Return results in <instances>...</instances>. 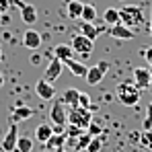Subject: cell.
Segmentation results:
<instances>
[{
	"label": "cell",
	"mask_w": 152,
	"mask_h": 152,
	"mask_svg": "<svg viewBox=\"0 0 152 152\" xmlns=\"http://www.w3.org/2000/svg\"><path fill=\"white\" fill-rule=\"evenodd\" d=\"M142 56H144V60L148 62V66L152 68V48H144V50H142Z\"/></svg>",
	"instance_id": "32"
},
{
	"label": "cell",
	"mask_w": 152,
	"mask_h": 152,
	"mask_svg": "<svg viewBox=\"0 0 152 152\" xmlns=\"http://www.w3.org/2000/svg\"><path fill=\"white\" fill-rule=\"evenodd\" d=\"M152 127V103L146 109V119H144V129H150Z\"/></svg>",
	"instance_id": "30"
},
{
	"label": "cell",
	"mask_w": 152,
	"mask_h": 152,
	"mask_svg": "<svg viewBox=\"0 0 152 152\" xmlns=\"http://www.w3.org/2000/svg\"><path fill=\"white\" fill-rule=\"evenodd\" d=\"M51 51H53V56H56L58 60H62V62H66V60H70V58L76 56V51L72 50V45H68V43H58Z\"/></svg>",
	"instance_id": "15"
},
{
	"label": "cell",
	"mask_w": 152,
	"mask_h": 152,
	"mask_svg": "<svg viewBox=\"0 0 152 152\" xmlns=\"http://www.w3.org/2000/svg\"><path fill=\"white\" fill-rule=\"evenodd\" d=\"M41 43H43V39H41L39 31H35V29H27L25 33H23V45H25L27 50H31V51L39 50Z\"/></svg>",
	"instance_id": "10"
},
{
	"label": "cell",
	"mask_w": 152,
	"mask_h": 152,
	"mask_svg": "<svg viewBox=\"0 0 152 152\" xmlns=\"http://www.w3.org/2000/svg\"><path fill=\"white\" fill-rule=\"evenodd\" d=\"M150 35H152V19H150Z\"/></svg>",
	"instance_id": "39"
},
{
	"label": "cell",
	"mask_w": 152,
	"mask_h": 152,
	"mask_svg": "<svg viewBox=\"0 0 152 152\" xmlns=\"http://www.w3.org/2000/svg\"><path fill=\"white\" fill-rule=\"evenodd\" d=\"M72 50L78 53V56H82V58H88L91 53H93V50H95V41L93 39H88L86 35H74L72 37Z\"/></svg>",
	"instance_id": "5"
},
{
	"label": "cell",
	"mask_w": 152,
	"mask_h": 152,
	"mask_svg": "<svg viewBox=\"0 0 152 152\" xmlns=\"http://www.w3.org/2000/svg\"><path fill=\"white\" fill-rule=\"evenodd\" d=\"M0 62H2V45H0Z\"/></svg>",
	"instance_id": "38"
},
{
	"label": "cell",
	"mask_w": 152,
	"mask_h": 152,
	"mask_svg": "<svg viewBox=\"0 0 152 152\" xmlns=\"http://www.w3.org/2000/svg\"><path fill=\"white\" fill-rule=\"evenodd\" d=\"M101 31H103V27H97L95 23H86V21H82V23H80V33H82V35H86V37H88V39H93V41L99 37V33H101Z\"/></svg>",
	"instance_id": "19"
},
{
	"label": "cell",
	"mask_w": 152,
	"mask_h": 152,
	"mask_svg": "<svg viewBox=\"0 0 152 152\" xmlns=\"http://www.w3.org/2000/svg\"><path fill=\"white\" fill-rule=\"evenodd\" d=\"M150 76L152 72L148 70V68H134V84L142 91V88H148L150 86Z\"/></svg>",
	"instance_id": "12"
},
{
	"label": "cell",
	"mask_w": 152,
	"mask_h": 152,
	"mask_svg": "<svg viewBox=\"0 0 152 152\" xmlns=\"http://www.w3.org/2000/svg\"><path fill=\"white\" fill-rule=\"evenodd\" d=\"M109 35H111V37H115V39H124V41H129V39H134V37H136L134 29L126 27L124 23L111 25V27H109Z\"/></svg>",
	"instance_id": "11"
},
{
	"label": "cell",
	"mask_w": 152,
	"mask_h": 152,
	"mask_svg": "<svg viewBox=\"0 0 152 152\" xmlns=\"http://www.w3.org/2000/svg\"><path fill=\"white\" fill-rule=\"evenodd\" d=\"M103 21H105L107 27L121 23V21H119V8H107V10L103 12Z\"/></svg>",
	"instance_id": "22"
},
{
	"label": "cell",
	"mask_w": 152,
	"mask_h": 152,
	"mask_svg": "<svg viewBox=\"0 0 152 152\" xmlns=\"http://www.w3.org/2000/svg\"><path fill=\"white\" fill-rule=\"evenodd\" d=\"M115 95H117V101L121 105H126V107H136L138 101H140V88L134 82H127V80L117 84Z\"/></svg>",
	"instance_id": "1"
},
{
	"label": "cell",
	"mask_w": 152,
	"mask_h": 152,
	"mask_svg": "<svg viewBox=\"0 0 152 152\" xmlns=\"http://www.w3.org/2000/svg\"><path fill=\"white\" fill-rule=\"evenodd\" d=\"M2 86H4V74L0 72V88H2Z\"/></svg>",
	"instance_id": "36"
},
{
	"label": "cell",
	"mask_w": 152,
	"mask_h": 152,
	"mask_svg": "<svg viewBox=\"0 0 152 152\" xmlns=\"http://www.w3.org/2000/svg\"><path fill=\"white\" fill-rule=\"evenodd\" d=\"M101 150H103V138L101 136H93V140L88 142L84 152H101Z\"/></svg>",
	"instance_id": "26"
},
{
	"label": "cell",
	"mask_w": 152,
	"mask_h": 152,
	"mask_svg": "<svg viewBox=\"0 0 152 152\" xmlns=\"http://www.w3.org/2000/svg\"><path fill=\"white\" fill-rule=\"evenodd\" d=\"M82 0H68V17L70 19H80L82 17Z\"/></svg>",
	"instance_id": "21"
},
{
	"label": "cell",
	"mask_w": 152,
	"mask_h": 152,
	"mask_svg": "<svg viewBox=\"0 0 152 152\" xmlns=\"http://www.w3.org/2000/svg\"><path fill=\"white\" fill-rule=\"evenodd\" d=\"M91 140H93V136H91V134H88V132L84 129V132H82V134H80V136L76 138V152H84Z\"/></svg>",
	"instance_id": "25"
},
{
	"label": "cell",
	"mask_w": 152,
	"mask_h": 152,
	"mask_svg": "<svg viewBox=\"0 0 152 152\" xmlns=\"http://www.w3.org/2000/svg\"><path fill=\"white\" fill-rule=\"evenodd\" d=\"M86 132H88L91 136H101V134H103V127L99 126V124H97L95 119H93V121L88 124V127H86Z\"/></svg>",
	"instance_id": "29"
},
{
	"label": "cell",
	"mask_w": 152,
	"mask_h": 152,
	"mask_svg": "<svg viewBox=\"0 0 152 152\" xmlns=\"http://www.w3.org/2000/svg\"><path fill=\"white\" fill-rule=\"evenodd\" d=\"M17 140H19V129H17V124L12 121L8 129H6V134H4V138H2V150L4 152H15L17 150Z\"/></svg>",
	"instance_id": "6"
},
{
	"label": "cell",
	"mask_w": 152,
	"mask_h": 152,
	"mask_svg": "<svg viewBox=\"0 0 152 152\" xmlns=\"http://www.w3.org/2000/svg\"><path fill=\"white\" fill-rule=\"evenodd\" d=\"M0 152H4V150H2V146H0Z\"/></svg>",
	"instance_id": "40"
},
{
	"label": "cell",
	"mask_w": 152,
	"mask_h": 152,
	"mask_svg": "<svg viewBox=\"0 0 152 152\" xmlns=\"http://www.w3.org/2000/svg\"><path fill=\"white\" fill-rule=\"evenodd\" d=\"M56 152H68V150H66V148L62 146V148H56Z\"/></svg>",
	"instance_id": "37"
},
{
	"label": "cell",
	"mask_w": 152,
	"mask_h": 152,
	"mask_svg": "<svg viewBox=\"0 0 152 152\" xmlns=\"http://www.w3.org/2000/svg\"><path fill=\"white\" fill-rule=\"evenodd\" d=\"M150 84H152V76H150Z\"/></svg>",
	"instance_id": "41"
},
{
	"label": "cell",
	"mask_w": 152,
	"mask_h": 152,
	"mask_svg": "<svg viewBox=\"0 0 152 152\" xmlns=\"http://www.w3.org/2000/svg\"><path fill=\"white\" fill-rule=\"evenodd\" d=\"M119 21L129 29H138V27L144 25V10L140 6L127 4L124 8H119Z\"/></svg>",
	"instance_id": "2"
},
{
	"label": "cell",
	"mask_w": 152,
	"mask_h": 152,
	"mask_svg": "<svg viewBox=\"0 0 152 152\" xmlns=\"http://www.w3.org/2000/svg\"><path fill=\"white\" fill-rule=\"evenodd\" d=\"M91 121H93V113H91V109H88V107H80V105L70 107V111H68V124L86 129Z\"/></svg>",
	"instance_id": "4"
},
{
	"label": "cell",
	"mask_w": 152,
	"mask_h": 152,
	"mask_svg": "<svg viewBox=\"0 0 152 152\" xmlns=\"http://www.w3.org/2000/svg\"><path fill=\"white\" fill-rule=\"evenodd\" d=\"M82 132H84L82 127H78V126H72V124H68V126L64 127V134H66L68 138H78V136H80Z\"/></svg>",
	"instance_id": "28"
},
{
	"label": "cell",
	"mask_w": 152,
	"mask_h": 152,
	"mask_svg": "<svg viewBox=\"0 0 152 152\" xmlns=\"http://www.w3.org/2000/svg\"><path fill=\"white\" fill-rule=\"evenodd\" d=\"M140 144L152 150V129H144V132L140 134Z\"/></svg>",
	"instance_id": "27"
},
{
	"label": "cell",
	"mask_w": 152,
	"mask_h": 152,
	"mask_svg": "<svg viewBox=\"0 0 152 152\" xmlns=\"http://www.w3.org/2000/svg\"><path fill=\"white\" fill-rule=\"evenodd\" d=\"M97 66H99V68H101L103 72H105V74H107V70H109V62H107V60H101V62H99V64H97Z\"/></svg>",
	"instance_id": "34"
},
{
	"label": "cell",
	"mask_w": 152,
	"mask_h": 152,
	"mask_svg": "<svg viewBox=\"0 0 152 152\" xmlns=\"http://www.w3.org/2000/svg\"><path fill=\"white\" fill-rule=\"evenodd\" d=\"M66 66H64V62L62 60H58L56 56L51 58V62L48 64V68H45V72H43V78L48 80V82H56L60 74H62V70H64Z\"/></svg>",
	"instance_id": "7"
},
{
	"label": "cell",
	"mask_w": 152,
	"mask_h": 152,
	"mask_svg": "<svg viewBox=\"0 0 152 152\" xmlns=\"http://www.w3.org/2000/svg\"><path fill=\"white\" fill-rule=\"evenodd\" d=\"M19 10H21V19H23V23L33 25V23L37 21V8H35L33 4H23V2H21Z\"/></svg>",
	"instance_id": "14"
},
{
	"label": "cell",
	"mask_w": 152,
	"mask_h": 152,
	"mask_svg": "<svg viewBox=\"0 0 152 152\" xmlns=\"http://www.w3.org/2000/svg\"><path fill=\"white\" fill-rule=\"evenodd\" d=\"M64 107L66 105H64L62 97H60V99L53 101V105H51V109H50V124L53 126L56 132H64V127L68 126V113H66Z\"/></svg>",
	"instance_id": "3"
},
{
	"label": "cell",
	"mask_w": 152,
	"mask_h": 152,
	"mask_svg": "<svg viewBox=\"0 0 152 152\" xmlns=\"http://www.w3.org/2000/svg\"><path fill=\"white\" fill-rule=\"evenodd\" d=\"M33 150V138H29L25 134H19L17 140V152H31Z\"/></svg>",
	"instance_id": "23"
},
{
	"label": "cell",
	"mask_w": 152,
	"mask_h": 152,
	"mask_svg": "<svg viewBox=\"0 0 152 152\" xmlns=\"http://www.w3.org/2000/svg\"><path fill=\"white\" fill-rule=\"evenodd\" d=\"M35 93H37V97L43 99V101H51V99L56 97V88H53V84L48 82L45 78H39V80L35 82Z\"/></svg>",
	"instance_id": "8"
},
{
	"label": "cell",
	"mask_w": 152,
	"mask_h": 152,
	"mask_svg": "<svg viewBox=\"0 0 152 152\" xmlns=\"http://www.w3.org/2000/svg\"><path fill=\"white\" fill-rule=\"evenodd\" d=\"M78 105H80V107H88V109H91V97H88L86 93H80V97H78Z\"/></svg>",
	"instance_id": "31"
},
{
	"label": "cell",
	"mask_w": 152,
	"mask_h": 152,
	"mask_svg": "<svg viewBox=\"0 0 152 152\" xmlns=\"http://www.w3.org/2000/svg\"><path fill=\"white\" fill-rule=\"evenodd\" d=\"M39 60H41L39 56H31V64H39Z\"/></svg>",
	"instance_id": "35"
},
{
	"label": "cell",
	"mask_w": 152,
	"mask_h": 152,
	"mask_svg": "<svg viewBox=\"0 0 152 152\" xmlns=\"http://www.w3.org/2000/svg\"><path fill=\"white\" fill-rule=\"evenodd\" d=\"M33 115H35V109L29 107V105H23V103H17V107L10 111V119H12L15 124L25 121V119H31Z\"/></svg>",
	"instance_id": "9"
},
{
	"label": "cell",
	"mask_w": 152,
	"mask_h": 152,
	"mask_svg": "<svg viewBox=\"0 0 152 152\" xmlns=\"http://www.w3.org/2000/svg\"><path fill=\"white\" fill-rule=\"evenodd\" d=\"M10 6V0H0V15H6Z\"/></svg>",
	"instance_id": "33"
},
{
	"label": "cell",
	"mask_w": 152,
	"mask_h": 152,
	"mask_svg": "<svg viewBox=\"0 0 152 152\" xmlns=\"http://www.w3.org/2000/svg\"><path fill=\"white\" fill-rule=\"evenodd\" d=\"M86 82L91 84V86H97L99 82H101L103 78H105V72H103L99 66H88V70H86Z\"/></svg>",
	"instance_id": "17"
},
{
	"label": "cell",
	"mask_w": 152,
	"mask_h": 152,
	"mask_svg": "<svg viewBox=\"0 0 152 152\" xmlns=\"http://www.w3.org/2000/svg\"><path fill=\"white\" fill-rule=\"evenodd\" d=\"M78 97H80V91H78V88H66V91L62 93L64 105H70V107L78 105Z\"/></svg>",
	"instance_id": "20"
},
{
	"label": "cell",
	"mask_w": 152,
	"mask_h": 152,
	"mask_svg": "<svg viewBox=\"0 0 152 152\" xmlns=\"http://www.w3.org/2000/svg\"><path fill=\"white\" fill-rule=\"evenodd\" d=\"M64 66H66V68H68L74 76H78V78H84V76H86V70H88V66H84L82 62H78V60H74V58L66 60V62H64Z\"/></svg>",
	"instance_id": "16"
},
{
	"label": "cell",
	"mask_w": 152,
	"mask_h": 152,
	"mask_svg": "<svg viewBox=\"0 0 152 152\" xmlns=\"http://www.w3.org/2000/svg\"><path fill=\"white\" fill-rule=\"evenodd\" d=\"M64 144H66V134L64 132H53V136L43 146H45V150H56V148H62Z\"/></svg>",
	"instance_id": "18"
},
{
	"label": "cell",
	"mask_w": 152,
	"mask_h": 152,
	"mask_svg": "<svg viewBox=\"0 0 152 152\" xmlns=\"http://www.w3.org/2000/svg\"><path fill=\"white\" fill-rule=\"evenodd\" d=\"M53 132H56V129H53L51 124H39V126L35 127V140L41 142V144H45L51 136H53Z\"/></svg>",
	"instance_id": "13"
},
{
	"label": "cell",
	"mask_w": 152,
	"mask_h": 152,
	"mask_svg": "<svg viewBox=\"0 0 152 152\" xmlns=\"http://www.w3.org/2000/svg\"><path fill=\"white\" fill-rule=\"evenodd\" d=\"M82 21H86V23H95L97 21V8L93 6V4H84L82 6V17H80Z\"/></svg>",
	"instance_id": "24"
}]
</instances>
